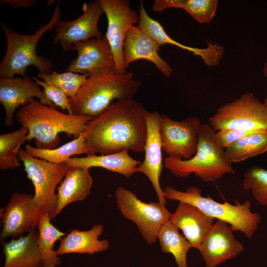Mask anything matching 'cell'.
Wrapping results in <instances>:
<instances>
[{
  "label": "cell",
  "mask_w": 267,
  "mask_h": 267,
  "mask_svg": "<svg viewBox=\"0 0 267 267\" xmlns=\"http://www.w3.org/2000/svg\"><path fill=\"white\" fill-rule=\"evenodd\" d=\"M33 79L38 85L43 88V91L46 97L55 106H58L63 110L66 109L69 114L73 115L69 97L62 90L53 85L40 80L37 78L34 77Z\"/></svg>",
  "instance_id": "33"
},
{
  "label": "cell",
  "mask_w": 267,
  "mask_h": 267,
  "mask_svg": "<svg viewBox=\"0 0 267 267\" xmlns=\"http://www.w3.org/2000/svg\"><path fill=\"white\" fill-rule=\"evenodd\" d=\"M16 119L29 131L27 140L35 139L36 147L54 149L59 145L61 133L76 137L84 134L90 120L74 115L62 113L55 107L34 99L22 107L16 114Z\"/></svg>",
  "instance_id": "3"
},
{
  "label": "cell",
  "mask_w": 267,
  "mask_h": 267,
  "mask_svg": "<svg viewBox=\"0 0 267 267\" xmlns=\"http://www.w3.org/2000/svg\"><path fill=\"white\" fill-rule=\"evenodd\" d=\"M108 21L105 35L112 51L115 71L126 72L124 66L123 46L125 36L130 27L138 23L139 14L130 6L128 0H99Z\"/></svg>",
  "instance_id": "11"
},
{
  "label": "cell",
  "mask_w": 267,
  "mask_h": 267,
  "mask_svg": "<svg viewBox=\"0 0 267 267\" xmlns=\"http://www.w3.org/2000/svg\"><path fill=\"white\" fill-rule=\"evenodd\" d=\"M37 97L48 105L55 107L42 91L39 85L27 76L24 77L0 78V102L5 110L4 124L14 123V114L20 106H24Z\"/></svg>",
  "instance_id": "16"
},
{
  "label": "cell",
  "mask_w": 267,
  "mask_h": 267,
  "mask_svg": "<svg viewBox=\"0 0 267 267\" xmlns=\"http://www.w3.org/2000/svg\"><path fill=\"white\" fill-rule=\"evenodd\" d=\"M115 196L117 207L123 216L133 222L148 245L158 240L162 226L170 220L172 213L159 201L146 203L129 189L118 186Z\"/></svg>",
  "instance_id": "9"
},
{
  "label": "cell",
  "mask_w": 267,
  "mask_h": 267,
  "mask_svg": "<svg viewBox=\"0 0 267 267\" xmlns=\"http://www.w3.org/2000/svg\"><path fill=\"white\" fill-rule=\"evenodd\" d=\"M163 191L166 200L190 204L207 215L227 222L234 231L241 232L248 239L253 237L261 222V216L251 211V203L249 200L243 203L235 200V204L227 202L219 203L210 197L202 196L201 190L196 186L188 187L185 191L167 186Z\"/></svg>",
  "instance_id": "6"
},
{
  "label": "cell",
  "mask_w": 267,
  "mask_h": 267,
  "mask_svg": "<svg viewBox=\"0 0 267 267\" xmlns=\"http://www.w3.org/2000/svg\"><path fill=\"white\" fill-rule=\"evenodd\" d=\"M233 231L226 222L217 220L214 222L198 250L206 267H217L244 251L243 244L235 239Z\"/></svg>",
  "instance_id": "15"
},
{
  "label": "cell",
  "mask_w": 267,
  "mask_h": 267,
  "mask_svg": "<svg viewBox=\"0 0 267 267\" xmlns=\"http://www.w3.org/2000/svg\"><path fill=\"white\" fill-rule=\"evenodd\" d=\"M141 84L134 79L133 73L118 74L115 68L91 75L76 95L69 98L73 115L92 120L114 100L134 99Z\"/></svg>",
  "instance_id": "2"
},
{
  "label": "cell",
  "mask_w": 267,
  "mask_h": 267,
  "mask_svg": "<svg viewBox=\"0 0 267 267\" xmlns=\"http://www.w3.org/2000/svg\"><path fill=\"white\" fill-rule=\"evenodd\" d=\"M72 49L77 57L69 64L67 71L89 77L101 71L115 69L112 51L105 35L74 44Z\"/></svg>",
  "instance_id": "17"
},
{
  "label": "cell",
  "mask_w": 267,
  "mask_h": 267,
  "mask_svg": "<svg viewBox=\"0 0 267 267\" xmlns=\"http://www.w3.org/2000/svg\"><path fill=\"white\" fill-rule=\"evenodd\" d=\"M25 148V151L31 156L56 164L64 163L72 156L87 153L84 134L54 149H40L30 144L26 145Z\"/></svg>",
  "instance_id": "28"
},
{
  "label": "cell",
  "mask_w": 267,
  "mask_h": 267,
  "mask_svg": "<svg viewBox=\"0 0 267 267\" xmlns=\"http://www.w3.org/2000/svg\"><path fill=\"white\" fill-rule=\"evenodd\" d=\"M36 3L35 0H0L1 4H10L14 7H24L27 8L33 6Z\"/></svg>",
  "instance_id": "35"
},
{
  "label": "cell",
  "mask_w": 267,
  "mask_h": 267,
  "mask_svg": "<svg viewBox=\"0 0 267 267\" xmlns=\"http://www.w3.org/2000/svg\"><path fill=\"white\" fill-rule=\"evenodd\" d=\"M261 134L243 130H222L217 131L215 138L218 143L226 149L235 142L251 135Z\"/></svg>",
  "instance_id": "34"
},
{
  "label": "cell",
  "mask_w": 267,
  "mask_h": 267,
  "mask_svg": "<svg viewBox=\"0 0 267 267\" xmlns=\"http://www.w3.org/2000/svg\"><path fill=\"white\" fill-rule=\"evenodd\" d=\"M160 47L137 26H132L125 36L124 43L125 69L136 60L144 59L153 63L164 76L169 77L173 73V69L159 55Z\"/></svg>",
  "instance_id": "19"
},
{
  "label": "cell",
  "mask_w": 267,
  "mask_h": 267,
  "mask_svg": "<svg viewBox=\"0 0 267 267\" xmlns=\"http://www.w3.org/2000/svg\"><path fill=\"white\" fill-rule=\"evenodd\" d=\"M264 74L265 75V76L267 78V61L265 65V67L264 69ZM264 103L267 106V97L265 99Z\"/></svg>",
  "instance_id": "36"
},
{
  "label": "cell",
  "mask_w": 267,
  "mask_h": 267,
  "mask_svg": "<svg viewBox=\"0 0 267 267\" xmlns=\"http://www.w3.org/2000/svg\"><path fill=\"white\" fill-rule=\"evenodd\" d=\"M28 129L22 126L19 129L0 135V169L2 171L15 169L20 166L18 152L26 140Z\"/></svg>",
  "instance_id": "29"
},
{
  "label": "cell",
  "mask_w": 267,
  "mask_h": 267,
  "mask_svg": "<svg viewBox=\"0 0 267 267\" xmlns=\"http://www.w3.org/2000/svg\"><path fill=\"white\" fill-rule=\"evenodd\" d=\"M217 0H155L152 5L153 11L162 12L169 8H178L186 11L201 23L211 22L217 10Z\"/></svg>",
  "instance_id": "27"
},
{
  "label": "cell",
  "mask_w": 267,
  "mask_h": 267,
  "mask_svg": "<svg viewBox=\"0 0 267 267\" xmlns=\"http://www.w3.org/2000/svg\"><path fill=\"white\" fill-rule=\"evenodd\" d=\"M65 162L69 167L90 169L100 167L127 178H130L136 173V168L141 163L132 158L129 154V151L106 155H87L85 157H73L66 159Z\"/></svg>",
  "instance_id": "24"
},
{
  "label": "cell",
  "mask_w": 267,
  "mask_h": 267,
  "mask_svg": "<svg viewBox=\"0 0 267 267\" xmlns=\"http://www.w3.org/2000/svg\"><path fill=\"white\" fill-rule=\"evenodd\" d=\"M145 111L142 104L134 99L113 102L86 125L84 134L87 155L144 152Z\"/></svg>",
  "instance_id": "1"
},
{
  "label": "cell",
  "mask_w": 267,
  "mask_h": 267,
  "mask_svg": "<svg viewBox=\"0 0 267 267\" xmlns=\"http://www.w3.org/2000/svg\"><path fill=\"white\" fill-rule=\"evenodd\" d=\"M216 132L208 123L202 124L195 154L188 160L168 156L164 167L176 177L186 178L194 174L204 182H214L226 174H234L225 149L216 141Z\"/></svg>",
  "instance_id": "4"
},
{
  "label": "cell",
  "mask_w": 267,
  "mask_h": 267,
  "mask_svg": "<svg viewBox=\"0 0 267 267\" xmlns=\"http://www.w3.org/2000/svg\"><path fill=\"white\" fill-rule=\"evenodd\" d=\"M201 125L200 119L196 117L176 121L166 115H161L160 134L163 150L170 157L191 159L197 149Z\"/></svg>",
  "instance_id": "10"
},
{
  "label": "cell",
  "mask_w": 267,
  "mask_h": 267,
  "mask_svg": "<svg viewBox=\"0 0 267 267\" xmlns=\"http://www.w3.org/2000/svg\"><path fill=\"white\" fill-rule=\"evenodd\" d=\"M60 17L58 4L47 24L42 25L32 35L17 33L1 22L0 28L6 38V49L0 64V77L13 78L18 75L24 77L27 68L30 66H35L40 73L50 74L52 68L51 62L38 55L37 46L44 34L48 30H52Z\"/></svg>",
  "instance_id": "5"
},
{
  "label": "cell",
  "mask_w": 267,
  "mask_h": 267,
  "mask_svg": "<svg viewBox=\"0 0 267 267\" xmlns=\"http://www.w3.org/2000/svg\"><path fill=\"white\" fill-rule=\"evenodd\" d=\"M104 231L102 224H94L88 230L72 229L60 240L56 251L59 256L72 253L93 255L103 252L110 247L107 239H99Z\"/></svg>",
  "instance_id": "22"
},
{
  "label": "cell",
  "mask_w": 267,
  "mask_h": 267,
  "mask_svg": "<svg viewBox=\"0 0 267 267\" xmlns=\"http://www.w3.org/2000/svg\"><path fill=\"white\" fill-rule=\"evenodd\" d=\"M230 162L236 163L267 152V134L246 136L225 149Z\"/></svg>",
  "instance_id": "30"
},
{
  "label": "cell",
  "mask_w": 267,
  "mask_h": 267,
  "mask_svg": "<svg viewBox=\"0 0 267 267\" xmlns=\"http://www.w3.org/2000/svg\"><path fill=\"white\" fill-rule=\"evenodd\" d=\"M243 177V188L250 190L256 201L267 207V170L253 165L245 171Z\"/></svg>",
  "instance_id": "32"
},
{
  "label": "cell",
  "mask_w": 267,
  "mask_h": 267,
  "mask_svg": "<svg viewBox=\"0 0 267 267\" xmlns=\"http://www.w3.org/2000/svg\"><path fill=\"white\" fill-rule=\"evenodd\" d=\"M90 168L69 167L57 188V206L55 217L68 205L85 200L90 193L93 179Z\"/></svg>",
  "instance_id": "21"
},
{
  "label": "cell",
  "mask_w": 267,
  "mask_h": 267,
  "mask_svg": "<svg viewBox=\"0 0 267 267\" xmlns=\"http://www.w3.org/2000/svg\"><path fill=\"white\" fill-rule=\"evenodd\" d=\"M18 156L24 164L27 177L34 187L33 201L42 214L47 213L51 219L55 218L57 201L55 190L69 167L65 162L56 164L33 157L22 149Z\"/></svg>",
  "instance_id": "8"
},
{
  "label": "cell",
  "mask_w": 267,
  "mask_h": 267,
  "mask_svg": "<svg viewBox=\"0 0 267 267\" xmlns=\"http://www.w3.org/2000/svg\"><path fill=\"white\" fill-rule=\"evenodd\" d=\"M49 214L43 213L38 226L37 245L41 254V267H56L61 263V259L54 250L55 242L66 234L51 222Z\"/></svg>",
  "instance_id": "25"
},
{
  "label": "cell",
  "mask_w": 267,
  "mask_h": 267,
  "mask_svg": "<svg viewBox=\"0 0 267 267\" xmlns=\"http://www.w3.org/2000/svg\"><path fill=\"white\" fill-rule=\"evenodd\" d=\"M38 237V231L36 229L9 242L2 241L4 263L1 267H41Z\"/></svg>",
  "instance_id": "23"
},
{
  "label": "cell",
  "mask_w": 267,
  "mask_h": 267,
  "mask_svg": "<svg viewBox=\"0 0 267 267\" xmlns=\"http://www.w3.org/2000/svg\"><path fill=\"white\" fill-rule=\"evenodd\" d=\"M160 116L158 112L145 111L147 135L144 149L145 157L143 162L137 166L136 173H142L148 178L156 192L158 201L166 205L167 200L160 183V178L164 166L163 147L160 134Z\"/></svg>",
  "instance_id": "14"
},
{
  "label": "cell",
  "mask_w": 267,
  "mask_h": 267,
  "mask_svg": "<svg viewBox=\"0 0 267 267\" xmlns=\"http://www.w3.org/2000/svg\"><path fill=\"white\" fill-rule=\"evenodd\" d=\"M83 13L72 21H61L55 25L56 35L53 44L58 43L66 51L72 49L74 44L103 37L97 27L98 22L104 10L97 0L89 3L84 2Z\"/></svg>",
  "instance_id": "13"
},
{
  "label": "cell",
  "mask_w": 267,
  "mask_h": 267,
  "mask_svg": "<svg viewBox=\"0 0 267 267\" xmlns=\"http://www.w3.org/2000/svg\"><path fill=\"white\" fill-rule=\"evenodd\" d=\"M137 26L160 46L165 44H172L191 52L195 55L199 56L208 66H218L222 58L224 48L219 44L209 42L206 47L199 48L187 46L174 40L168 35L157 20L148 15L142 0L140 2Z\"/></svg>",
  "instance_id": "18"
},
{
  "label": "cell",
  "mask_w": 267,
  "mask_h": 267,
  "mask_svg": "<svg viewBox=\"0 0 267 267\" xmlns=\"http://www.w3.org/2000/svg\"><path fill=\"white\" fill-rule=\"evenodd\" d=\"M208 124L216 132L243 130L267 134V106L247 92L220 107Z\"/></svg>",
  "instance_id": "7"
},
{
  "label": "cell",
  "mask_w": 267,
  "mask_h": 267,
  "mask_svg": "<svg viewBox=\"0 0 267 267\" xmlns=\"http://www.w3.org/2000/svg\"><path fill=\"white\" fill-rule=\"evenodd\" d=\"M38 77L62 90L69 97H74L89 76L73 72L62 73L52 72L50 74L40 73Z\"/></svg>",
  "instance_id": "31"
},
{
  "label": "cell",
  "mask_w": 267,
  "mask_h": 267,
  "mask_svg": "<svg viewBox=\"0 0 267 267\" xmlns=\"http://www.w3.org/2000/svg\"><path fill=\"white\" fill-rule=\"evenodd\" d=\"M42 211L34 203L31 194L13 193L0 212L2 229L0 240L18 238L38 228Z\"/></svg>",
  "instance_id": "12"
},
{
  "label": "cell",
  "mask_w": 267,
  "mask_h": 267,
  "mask_svg": "<svg viewBox=\"0 0 267 267\" xmlns=\"http://www.w3.org/2000/svg\"><path fill=\"white\" fill-rule=\"evenodd\" d=\"M160 250L163 253L172 254L178 267H188L187 255L191 244L180 234L178 228L168 221L161 227L158 234Z\"/></svg>",
  "instance_id": "26"
},
{
  "label": "cell",
  "mask_w": 267,
  "mask_h": 267,
  "mask_svg": "<svg viewBox=\"0 0 267 267\" xmlns=\"http://www.w3.org/2000/svg\"><path fill=\"white\" fill-rule=\"evenodd\" d=\"M170 220L182 231L192 247L199 250L215 219L190 204L179 202Z\"/></svg>",
  "instance_id": "20"
}]
</instances>
